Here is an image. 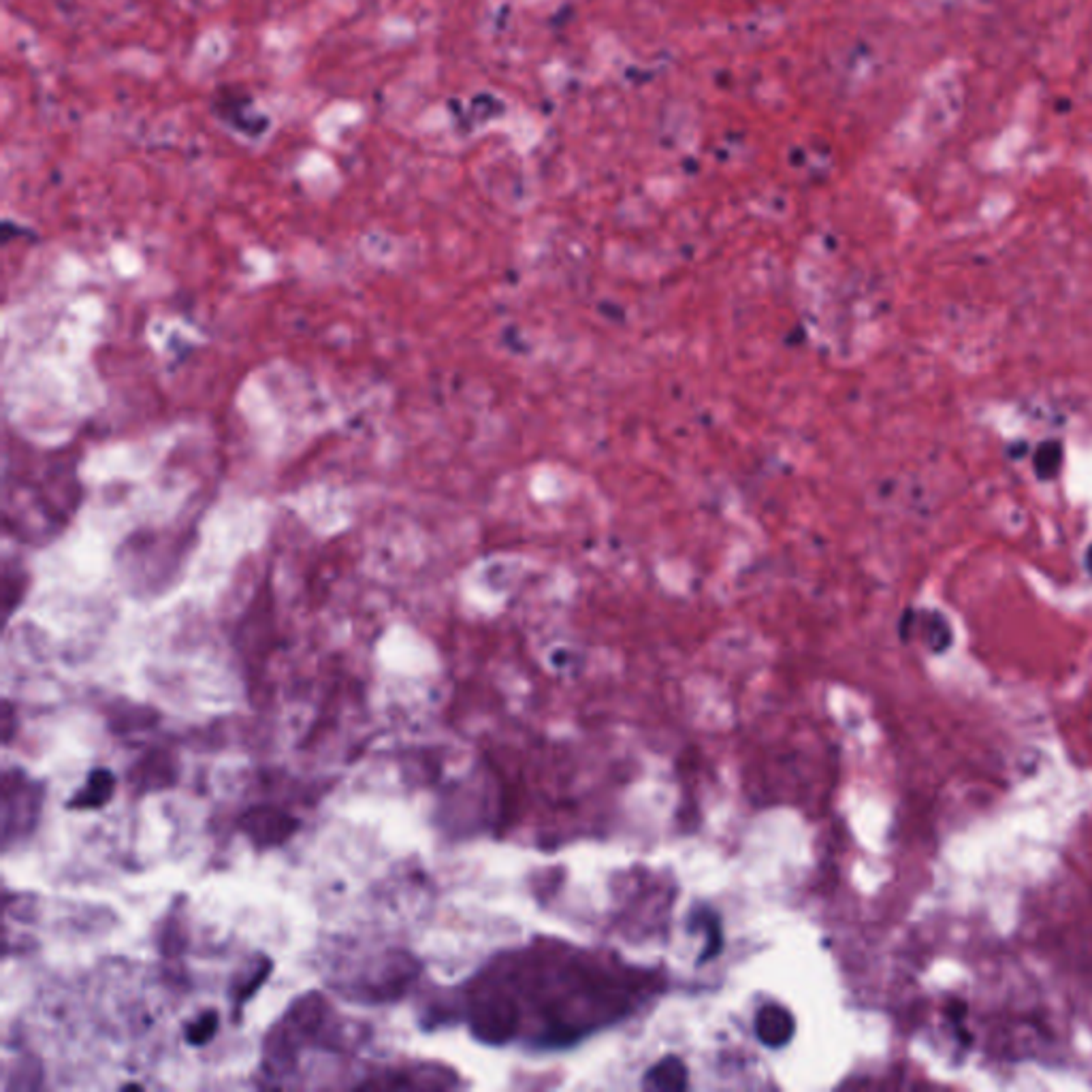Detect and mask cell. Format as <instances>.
<instances>
[{
	"label": "cell",
	"instance_id": "6da1fadb",
	"mask_svg": "<svg viewBox=\"0 0 1092 1092\" xmlns=\"http://www.w3.org/2000/svg\"><path fill=\"white\" fill-rule=\"evenodd\" d=\"M41 787L24 773L6 771L3 786V836L9 845L13 836H26L37 826Z\"/></svg>",
	"mask_w": 1092,
	"mask_h": 1092
},
{
	"label": "cell",
	"instance_id": "7a4b0ae2",
	"mask_svg": "<svg viewBox=\"0 0 1092 1092\" xmlns=\"http://www.w3.org/2000/svg\"><path fill=\"white\" fill-rule=\"evenodd\" d=\"M237 826L248 836L254 847L271 849L293 839V834L301 828V822L278 807L258 805L239 817Z\"/></svg>",
	"mask_w": 1092,
	"mask_h": 1092
},
{
	"label": "cell",
	"instance_id": "3957f363",
	"mask_svg": "<svg viewBox=\"0 0 1092 1092\" xmlns=\"http://www.w3.org/2000/svg\"><path fill=\"white\" fill-rule=\"evenodd\" d=\"M794 1033V1015L789 1014L786 1007L768 1002V1005L760 1007L758 1014H755V1037H758L766 1048H786L787 1043L792 1041Z\"/></svg>",
	"mask_w": 1092,
	"mask_h": 1092
},
{
	"label": "cell",
	"instance_id": "277c9868",
	"mask_svg": "<svg viewBox=\"0 0 1092 1092\" xmlns=\"http://www.w3.org/2000/svg\"><path fill=\"white\" fill-rule=\"evenodd\" d=\"M115 792V777L107 768H94L88 774V781L71 800L66 802V809L73 811H94V809L105 807Z\"/></svg>",
	"mask_w": 1092,
	"mask_h": 1092
},
{
	"label": "cell",
	"instance_id": "5b68a950",
	"mask_svg": "<svg viewBox=\"0 0 1092 1092\" xmlns=\"http://www.w3.org/2000/svg\"><path fill=\"white\" fill-rule=\"evenodd\" d=\"M687 1067L678 1056H666L644 1074L642 1086L647 1090H685Z\"/></svg>",
	"mask_w": 1092,
	"mask_h": 1092
},
{
	"label": "cell",
	"instance_id": "8992f818",
	"mask_svg": "<svg viewBox=\"0 0 1092 1092\" xmlns=\"http://www.w3.org/2000/svg\"><path fill=\"white\" fill-rule=\"evenodd\" d=\"M690 930L691 932H704V939H706V947L700 954V963H706V960H713L721 952V947H724V935H721V924H719V918L713 913L711 909H698L691 913L690 918Z\"/></svg>",
	"mask_w": 1092,
	"mask_h": 1092
},
{
	"label": "cell",
	"instance_id": "52a82bcc",
	"mask_svg": "<svg viewBox=\"0 0 1092 1092\" xmlns=\"http://www.w3.org/2000/svg\"><path fill=\"white\" fill-rule=\"evenodd\" d=\"M271 968H273V963L270 958H260V960H257V963H254L248 978H239L237 984H233L231 994H233V1002H235V1009H242L246 1002H248L254 994L258 992V988L265 984L267 978H270Z\"/></svg>",
	"mask_w": 1092,
	"mask_h": 1092
},
{
	"label": "cell",
	"instance_id": "ba28073f",
	"mask_svg": "<svg viewBox=\"0 0 1092 1092\" xmlns=\"http://www.w3.org/2000/svg\"><path fill=\"white\" fill-rule=\"evenodd\" d=\"M218 1026H220L218 1012H205L186 1026L184 1039H186V1043L192 1048H201V1046H205V1043H210L211 1039H214L216 1033H218Z\"/></svg>",
	"mask_w": 1092,
	"mask_h": 1092
},
{
	"label": "cell",
	"instance_id": "9c48e42d",
	"mask_svg": "<svg viewBox=\"0 0 1092 1092\" xmlns=\"http://www.w3.org/2000/svg\"><path fill=\"white\" fill-rule=\"evenodd\" d=\"M1059 462H1061V450L1056 444H1048L1043 446L1039 450V455H1037V470L1043 476H1050V474H1054V470L1059 468Z\"/></svg>",
	"mask_w": 1092,
	"mask_h": 1092
},
{
	"label": "cell",
	"instance_id": "30bf717a",
	"mask_svg": "<svg viewBox=\"0 0 1092 1092\" xmlns=\"http://www.w3.org/2000/svg\"><path fill=\"white\" fill-rule=\"evenodd\" d=\"M11 704L5 702V717H3V734H5V743H9L11 738Z\"/></svg>",
	"mask_w": 1092,
	"mask_h": 1092
},
{
	"label": "cell",
	"instance_id": "8fae6325",
	"mask_svg": "<svg viewBox=\"0 0 1092 1092\" xmlns=\"http://www.w3.org/2000/svg\"><path fill=\"white\" fill-rule=\"evenodd\" d=\"M1088 568H1090V572H1092V548H1090V553H1088Z\"/></svg>",
	"mask_w": 1092,
	"mask_h": 1092
}]
</instances>
